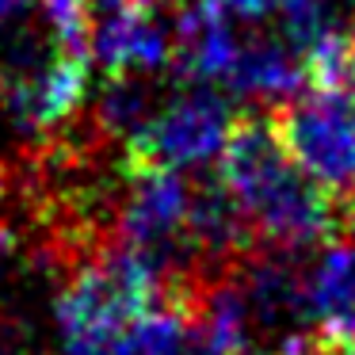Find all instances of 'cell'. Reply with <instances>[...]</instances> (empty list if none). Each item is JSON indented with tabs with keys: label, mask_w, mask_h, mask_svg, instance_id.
<instances>
[{
	"label": "cell",
	"mask_w": 355,
	"mask_h": 355,
	"mask_svg": "<svg viewBox=\"0 0 355 355\" xmlns=\"http://www.w3.org/2000/svg\"><path fill=\"white\" fill-rule=\"evenodd\" d=\"M218 176L237 199L248 233L263 248L313 252L324 241L347 233L344 210L286 153L271 119L237 123Z\"/></svg>",
	"instance_id": "6da1fadb"
},
{
	"label": "cell",
	"mask_w": 355,
	"mask_h": 355,
	"mask_svg": "<svg viewBox=\"0 0 355 355\" xmlns=\"http://www.w3.org/2000/svg\"><path fill=\"white\" fill-rule=\"evenodd\" d=\"M286 153L352 218L355 210V103L336 85H309L271 115Z\"/></svg>",
	"instance_id": "7a4b0ae2"
},
{
	"label": "cell",
	"mask_w": 355,
	"mask_h": 355,
	"mask_svg": "<svg viewBox=\"0 0 355 355\" xmlns=\"http://www.w3.org/2000/svg\"><path fill=\"white\" fill-rule=\"evenodd\" d=\"M233 130H237V123H233L225 100L214 92V85L195 80V88L161 100L157 115L149 119V126L138 134L130 149L141 168L184 172L222 161Z\"/></svg>",
	"instance_id": "3957f363"
},
{
	"label": "cell",
	"mask_w": 355,
	"mask_h": 355,
	"mask_svg": "<svg viewBox=\"0 0 355 355\" xmlns=\"http://www.w3.org/2000/svg\"><path fill=\"white\" fill-rule=\"evenodd\" d=\"M309 80V65L291 42L279 31L271 35H256V39H241L237 54L230 62L222 85L233 96H245V100H263V103H279L302 92V85Z\"/></svg>",
	"instance_id": "277c9868"
},
{
	"label": "cell",
	"mask_w": 355,
	"mask_h": 355,
	"mask_svg": "<svg viewBox=\"0 0 355 355\" xmlns=\"http://www.w3.org/2000/svg\"><path fill=\"white\" fill-rule=\"evenodd\" d=\"M324 85H336L340 92L355 103V27H352V35H347V46H344V54H340L336 69H332V77L324 80Z\"/></svg>",
	"instance_id": "5b68a950"
},
{
	"label": "cell",
	"mask_w": 355,
	"mask_h": 355,
	"mask_svg": "<svg viewBox=\"0 0 355 355\" xmlns=\"http://www.w3.org/2000/svg\"><path fill=\"white\" fill-rule=\"evenodd\" d=\"M321 355H355V344H347V347H324Z\"/></svg>",
	"instance_id": "8992f818"
},
{
	"label": "cell",
	"mask_w": 355,
	"mask_h": 355,
	"mask_svg": "<svg viewBox=\"0 0 355 355\" xmlns=\"http://www.w3.org/2000/svg\"><path fill=\"white\" fill-rule=\"evenodd\" d=\"M4 199H8V176H4V168H0V207H4Z\"/></svg>",
	"instance_id": "52a82bcc"
}]
</instances>
